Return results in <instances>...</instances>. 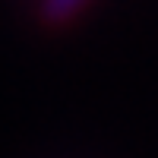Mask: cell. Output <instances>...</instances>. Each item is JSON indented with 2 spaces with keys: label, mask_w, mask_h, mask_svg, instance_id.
Masks as SVG:
<instances>
[{
  "label": "cell",
  "mask_w": 158,
  "mask_h": 158,
  "mask_svg": "<svg viewBox=\"0 0 158 158\" xmlns=\"http://www.w3.org/2000/svg\"><path fill=\"white\" fill-rule=\"evenodd\" d=\"M89 3L92 0H41L38 3V19L51 29H60V25L73 22Z\"/></svg>",
  "instance_id": "obj_1"
}]
</instances>
